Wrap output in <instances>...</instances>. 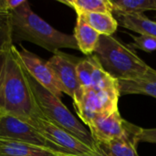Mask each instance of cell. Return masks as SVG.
<instances>
[{
    "label": "cell",
    "mask_w": 156,
    "mask_h": 156,
    "mask_svg": "<svg viewBox=\"0 0 156 156\" xmlns=\"http://www.w3.org/2000/svg\"><path fill=\"white\" fill-rule=\"evenodd\" d=\"M80 60V58L61 51L54 53L53 56L47 60L56 77L62 93L69 95L73 100L74 103L80 100L82 91L76 70Z\"/></svg>",
    "instance_id": "8992f818"
},
{
    "label": "cell",
    "mask_w": 156,
    "mask_h": 156,
    "mask_svg": "<svg viewBox=\"0 0 156 156\" xmlns=\"http://www.w3.org/2000/svg\"><path fill=\"white\" fill-rule=\"evenodd\" d=\"M118 24L141 35L156 37V21L149 19L143 14H116Z\"/></svg>",
    "instance_id": "5bb4252c"
},
{
    "label": "cell",
    "mask_w": 156,
    "mask_h": 156,
    "mask_svg": "<svg viewBox=\"0 0 156 156\" xmlns=\"http://www.w3.org/2000/svg\"><path fill=\"white\" fill-rule=\"evenodd\" d=\"M80 15L100 35L112 36L119 25L117 19L112 16V13H86Z\"/></svg>",
    "instance_id": "9a60e30c"
},
{
    "label": "cell",
    "mask_w": 156,
    "mask_h": 156,
    "mask_svg": "<svg viewBox=\"0 0 156 156\" xmlns=\"http://www.w3.org/2000/svg\"><path fill=\"white\" fill-rule=\"evenodd\" d=\"M74 37L80 50L85 55H92L96 49L101 35L93 29L81 15H78L74 29Z\"/></svg>",
    "instance_id": "7c38bea8"
},
{
    "label": "cell",
    "mask_w": 156,
    "mask_h": 156,
    "mask_svg": "<svg viewBox=\"0 0 156 156\" xmlns=\"http://www.w3.org/2000/svg\"><path fill=\"white\" fill-rule=\"evenodd\" d=\"M133 42L128 46L132 49H141L145 52H153L156 50V37L148 35H140L138 37L132 36Z\"/></svg>",
    "instance_id": "44dd1931"
},
{
    "label": "cell",
    "mask_w": 156,
    "mask_h": 156,
    "mask_svg": "<svg viewBox=\"0 0 156 156\" xmlns=\"http://www.w3.org/2000/svg\"><path fill=\"white\" fill-rule=\"evenodd\" d=\"M38 111L28 74L18 57L17 48L13 45L6 53L5 75L0 87V112L29 122Z\"/></svg>",
    "instance_id": "6da1fadb"
},
{
    "label": "cell",
    "mask_w": 156,
    "mask_h": 156,
    "mask_svg": "<svg viewBox=\"0 0 156 156\" xmlns=\"http://www.w3.org/2000/svg\"><path fill=\"white\" fill-rule=\"evenodd\" d=\"M27 0H5V10L8 12H12L20 5H22Z\"/></svg>",
    "instance_id": "603a6c76"
},
{
    "label": "cell",
    "mask_w": 156,
    "mask_h": 156,
    "mask_svg": "<svg viewBox=\"0 0 156 156\" xmlns=\"http://www.w3.org/2000/svg\"><path fill=\"white\" fill-rule=\"evenodd\" d=\"M0 114H1V112H0Z\"/></svg>",
    "instance_id": "484cf974"
},
{
    "label": "cell",
    "mask_w": 156,
    "mask_h": 156,
    "mask_svg": "<svg viewBox=\"0 0 156 156\" xmlns=\"http://www.w3.org/2000/svg\"><path fill=\"white\" fill-rule=\"evenodd\" d=\"M14 41L11 12L0 11V53L7 52Z\"/></svg>",
    "instance_id": "ac0fdd59"
},
{
    "label": "cell",
    "mask_w": 156,
    "mask_h": 156,
    "mask_svg": "<svg viewBox=\"0 0 156 156\" xmlns=\"http://www.w3.org/2000/svg\"><path fill=\"white\" fill-rule=\"evenodd\" d=\"M137 140L138 142L156 144V128L144 129L139 127L137 132Z\"/></svg>",
    "instance_id": "7402d4cb"
},
{
    "label": "cell",
    "mask_w": 156,
    "mask_h": 156,
    "mask_svg": "<svg viewBox=\"0 0 156 156\" xmlns=\"http://www.w3.org/2000/svg\"><path fill=\"white\" fill-rule=\"evenodd\" d=\"M28 80L37 105L42 115L49 122L69 133L85 144L97 150L90 131H88L84 125L69 111V109L61 101V99L47 90L29 75Z\"/></svg>",
    "instance_id": "277c9868"
},
{
    "label": "cell",
    "mask_w": 156,
    "mask_h": 156,
    "mask_svg": "<svg viewBox=\"0 0 156 156\" xmlns=\"http://www.w3.org/2000/svg\"><path fill=\"white\" fill-rule=\"evenodd\" d=\"M139 127L132 124L130 133L123 138L106 144H96L97 150L105 156H139L137 154V132Z\"/></svg>",
    "instance_id": "30bf717a"
},
{
    "label": "cell",
    "mask_w": 156,
    "mask_h": 156,
    "mask_svg": "<svg viewBox=\"0 0 156 156\" xmlns=\"http://www.w3.org/2000/svg\"><path fill=\"white\" fill-rule=\"evenodd\" d=\"M0 138L53 149L32 124L9 114H0Z\"/></svg>",
    "instance_id": "52a82bcc"
},
{
    "label": "cell",
    "mask_w": 156,
    "mask_h": 156,
    "mask_svg": "<svg viewBox=\"0 0 156 156\" xmlns=\"http://www.w3.org/2000/svg\"><path fill=\"white\" fill-rule=\"evenodd\" d=\"M115 14H143L155 10L156 0H112Z\"/></svg>",
    "instance_id": "e0dca14e"
},
{
    "label": "cell",
    "mask_w": 156,
    "mask_h": 156,
    "mask_svg": "<svg viewBox=\"0 0 156 156\" xmlns=\"http://www.w3.org/2000/svg\"><path fill=\"white\" fill-rule=\"evenodd\" d=\"M58 156H80V155H74V154H60Z\"/></svg>",
    "instance_id": "d4e9b609"
},
{
    "label": "cell",
    "mask_w": 156,
    "mask_h": 156,
    "mask_svg": "<svg viewBox=\"0 0 156 156\" xmlns=\"http://www.w3.org/2000/svg\"><path fill=\"white\" fill-rule=\"evenodd\" d=\"M17 54L28 75L47 90L61 99L62 91L48 61L43 60L37 55L28 51L23 47L17 49Z\"/></svg>",
    "instance_id": "ba28073f"
},
{
    "label": "cell",
    "mask_w": 156,
    "mask_h": 156,
    "mask_svg": "<svg viewBox=\"0 0 156 156\" xmlns=\"http://www.w3.org/2000/svg\"><path fill=\"white\" fill-rule=\"evenodd\" d=\"M60 2L73 8L77 15L113 12V5L110 0H63Z\"/></svg>",
    "instance_id": "2e32d148"
},
{
    "label": "cell",
    "mask_w": 156,
    "mask_h": 156,
    "mask_svg": "<svg viewBox=\"0 0 156 156\" xmlns=\"http://www.w3.org/2000/svg\"><path fill=\"white\" fill-rule=\"evenodd\" d=\"M10 50V49H9ZM6 53H0V87L3 82L4 75H5V60H6Z\"/></svg>",
    "instance_id": "cb8c5ba5"
},
{
    "label": "cell",
    "mask_w": 156,
    "mask_h": 156,
    "mask_svg": "<svg viewBox=\"0 0 156 156\" xmlns=\"http://www.w3.org/2000/svg\"><path fill=\"white\" fill-rule=\"evenodd\" d=\"M53 149L0 138V156H58Z\"/></svg>",
    "instance_id": "8fae6325"
},
{
    "label": "cell",
    "mask_w": 156,
    "mask_h": 156,
    "mask_svg": "<svg viewBox=\"0 0 156 156\" xmlns=\"http://www.w3.org/2000/svg\"><path fill=\"white\" fill-rule=\"evenodd\" d=\"M96 64V58L92 54L85 58H80L76 70L79 83L82 89L91 88V80Z\"/></svg>",
    "instance_id": "d6986e66"
},
{
    "label": "cell",
    "mask_w": 156,
    "mask_h": 156,
    "mask_svg": "<svg viewBox=\"0 0 156 156\" xmlns=\"http://www.w3.org/2000/svg\"><path fill=\"white\" fill-rule=\"evenodd\" d=\"M96 58V57H95ZM118 80L108 74L101 66L96 58V64L91 80V89L95 90H101L109 88L118 87Z\"/></svg>",
    "instance_id": "ffe728a7"
},
{
    "label": "cell",
    "mask_w": 156,
    "mask_h": 156,
    "mask_svg": "<svg viewBox=\"0 0 156 156\" xmlns=\"http://www.w3.org/2000/svg\"><path fill=\"white\" fill-rule=\"evenodd\" d=\"M93 55L102 69L117 80L142 78L153 69L133 49L113 36L101 35Z\"/></svg>",
    "instance_id": "3957f363"
},
{
    "label": "cell",
    "mask_w": 156,
    "mask_h": 156,
    "mask_svg": "<svg viewBox=\"0 0 156 156\" xmlns=\"http://www.w3.org/2000/svg\"><path fill=\"white\" fill-rule=\"evenodd\" d=\"M11 15L14 38L31 42L53 54L60 48L79 49L73 35L54 28L31 9L27 1Z\"/></svg>",
    "instance_id": "7a4b0ae2"
},
{
    "label": "cell",
    "mask_w": 156,
    "mask_h": 156,
    "mask_svg": "<svg viewBox=\"0 0 156 156\" xmlns=\"http://www.w3.org/2000/svg\"><path fill=\"white\" fill-rule=\"evenodd\" d=\"M120 95L142 94L156 98V70H152L142 78L132 80H118Z\"/></svg>",
    "instance_id": "4fadbf2b"
},
{
    "label": "cell",
    "mask_w": 156,
    "mask_h": 156,
    "mask_svg": "<svg viewBox=\"0 0 156 156\" xmlns=\"http://www.w3.org/2000/svg\"><path fill=\"white\" fill-rule=\"evenodd\" d=\"M132 123L123 120L119 111L108 115L98 116L89 126L90 133L96 144H106L123 138L130 133Z\"/></svg>",
    "instance_id": "9c48e42d"
},
{
    "label": "cell",
    "mask_w": 156,
    "mask_h": 156,
    "mask_svg": "<svg viewBox=\"0 0 156 156\" xmlns=\"http://www.w3.org/2000/svg\"><path fill=\"white\" fill-rule=\"evenodd\" d=\"M29 123L58 153L80 156H105L98 150L90 147L69 133L49 122L42 115L40 111L34 114Z\"/></svg>",
    "instance_id": "5b68a950"
}]
</instances>
